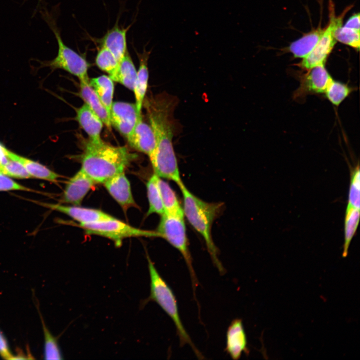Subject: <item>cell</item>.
<instances>
[{
    "instance_id": "5b68a950",
    "label": "cell",
    "mask_w": 360,
    "mask_h": 360,
    "mask_svg": "<svg viewBox=\"0 0 360 360\" xmlns=\"http://www.w3.org/2000/svg\"><path fill=\"white\" fill-rule=\"evenodd\" d=\"M40 13L43 19L54 34L58 42V50L56 56L54 59L39 61L40 67H48L52 70L62 69L76 76L80 82H89L88 70L90 64L85 57L64 43L52 12L43 8Z\"/></svg>"
},
{
    "instance_id": "7402d4cb",
    "label": "cell",
    "mask_w": 360,
    "mask_h": 360,
    "mask_svg": "<svg viewBox=\"0 0 360 360\" xmlns=\"http://www.w3.org/2000/svg\"><path fill=\"white\" fill-rule=\"evenodd\" d=\"M137 71L133 61L128 52L119 62L117 70L110 78L127 88L134 90Z\"/></svg>"
},
{
    "instance_id": "ac0fdd59",
    "label": "cell",
    "mask_w": 360,
    "mask_h": 360,
    "mask_svg": "<svg viewBox=\"0 0 360 360\" xmlns=\"http://www.w3.org/2000/svg\"><path fill=\"white\" fill-rule=\"evenodd\" d=\"M79 96L102 120L110 130L112 128L110 114L89 82H80Z\"/></svg>"
},
{
    "instance_id": "3957f363",
    "label": "cell",
    "mask_w": 360,
    "mask_h": 360,
    "mask_svg": "<svg viewBox=\"0 0 360 360\" xmlns=\"http://www.w3.org/2000/svg\"><path fill=\"white\" fill-rule=\"evenodd\" d=\"M183 197V212L190 225L202 236L212 260L220 272L224 268L218 257V250L211 234L214 220L222 208L220 202H208L196 196L185 186H179Z\"/></svg>"
},
{
    "instance_id": "277c9868",
    "label": "cell",
    "mask_w": 360,
    "mask_h": 360,
    "mask_svg": "<svg viewBox=\"0 0 360 360\" xmlns=\"http://www.w3.org/2000/svg\"><path fill=\"white\" fill-rule=\"evenodd\" d=\"M150 278V295L148 298L156 302L172 320L180 345L189 344L198 358L203 356L192 342L183 326L179 314L176 296L168 284L160 274L153 262L147 256Z\"/></svg>"
},
{
    "instance_id": "6da1fadb",
    "label": "cell",
    "mask_w": 360,
    "mask_h": 360,
    "mask_svg": "<svg viewBox=\"0 0 360 360\" xmlns=\"http://www.w3.org/2000/svg\"><path fill=\"white\" fill-rule=\"evenodd\" d=\"M177 101L175 96L163 92L147 98L143 104L156 140V150L150 158L154 174L180 186L184 183L172 144L173 114Z\"/></svg>"
},
{
    "instance_id": "52a82bcc",
    "label": "cell",
    "mask_w": 360,
    "mask_h": 360,
    "mask_svg": "<svg viewBox=\"0 0 360 360\" xmlns=\"http://www.w3.org/2000/svg\"><path fill=\"white\" fill-rule=\"evenodd\" d=\"M351 7L346 8L340 15L336 16L334 4L332 0H330L328 24L324 28V32L314 49L300 62V64L302 68L310 70L318 66L324 65L337 42L335 32L342 26L344 18Z\"/></svg>"
},
{
    "instance_id": "83f0119b",
    "label": "cell",
    "mask_w": 360,
    "mask_h": 360,
    "mask_svg": "<svg viewBox=\"0 0 360 360\" xmlns=\"http://www.w3.org/2000/svg\"><path fill=\"white\" fill-rule=\"evenodd\" d=\"M95 63L100 70L108 74L110 78L114 74L119 64L114 55L106 48L101 46L96 54Z\"/></svg>"
},
{
    "instance_id": "f546056e",
    "label": "cell",
    "mask_w": 360,
    "mask_h": 360,
    "mask_svg": "<svg viewBox=\"0 0 360 360\" xmlns=\"http://www.w3.org/2000/svg\"><path fill=\"white\" fill-rule=\"evenodd\" d=\"M350 92L351 89L347 85L332 80L326 88L325 93L332 104L338 106Z\"/></svg>"
},
{
    "instance_id": "d590c367",
    "label": "cell",
    "mask_w": 360,
    "mask_h": 360,
    "mask_svg": "<svg viewBox=\"0 0 360 360\" xmlns=\"http://www.w3.org/2000/svg\"><path fill=\"white\" fill-rule=\"evenodd\" d=\"M7 150L2 144L0 143V170L10 159L6 156Z\"/></svg>"
},
{
    "instance_id": "30bf717a",
    "label": "cell",
    "mask_w": 360,
    "mask_h": 360,
    "mask_svg": "<svg viewBox=\"0 0 360 360\" xmlns=\"http://www.w3.org/2000/svg\"><path fill=\"white\" fill-rule=\"evenodd\" d=\"M40 205L64 213L78 224H86L114 218L112 216L97 209L82 208L80 206H66L60 204H50L38 202Z\"/></svg>"
},
{
    "instance_id": "4dcf8cb0",
    "label": "cell",
    "mask_w": 360,
    "mask_h": 360,
    "mask_svg": "<svg viewBox=\"0 0 360 360\" xmlns=\"http://www.w3.org/2000/svg\"><path fill=\"white\" fill-rule=\"evenodd\" d=\"M360 168L359 164H358L352 172L347 207H354L358 208H360Z\"/></svg>"
},
{
    "instance_id": "9c48e42d",
    "label": "cell",
    "mask_w": 360,
    "mask_h": 360,
    "mask_svg": "<svg viewBox=\"0 0 360 360\" xmlns=\"http://www.w3.org/2000/svg\"><path fill=\"white\" fill-rule=\"evenodd\" d=\"M134 104L114 102L110 114V120L113 126L126 139L132 132L140 116Z\"/></svg>"
},
{
    "instance_id": "e575fe53",
    "label": "cell",
    "mask_w": 360,
    "mask_h": 360,
    "mask_svg": "<svg viewBox=\"0 0 360 360\" xmlns=\"http://www.w3.org/2000/svg\"><path fill=\"white\" fill-rule=\"evenodd\" d=\"M360 13L352 16L346 22L344 26L360 30Z\"/></svg>"
},
{
    "instance_id": "5bb4252c",
    "label": "cell",
    "mask_w": 360,
    "mask_h": 360,
    "mask_svg": "<svg viewBox=\"0 0 360 360\" xmlns=\"http://www.w3.org/2000/svg\"><path fill=\"white\" fill-rule=\"evenodd\" d=\"M112 196L124 211L130 207H136L130 184L124 172L119 173L103 183Z\"/></svg>"
},
{
    "instance_id": "d6a6232c",
    "label": "cell",
    "mask_w": 360,
    "mask_h": 360,
    "mask_svg": "<svg viewBox=\"0 0 360 360\" xmlns=\"http://www.w3.org/2000/svg\"><path fill=\"white\" fill-rule=\"evenodd\" d=\"M12 190L36 192V190L19 184L7 176L0 172V191Z\"/></svg>"
},
{
    "instance_id": "9a60e30c",
    "label": "cell",
    "mask_w": 360,
    "mask_h": 360,
    "mask_svg": "<svg viewBox=\"0 0 360 360\" xmlns=\"http://www.w3.org/2000/svg\"><path fill=\"white\" fill-rule=\"evenodd\" d=\"M226 350L233 360H238L242 354L248 353L246 334L242 320H233L226 333Z\"/></svg>"
},
{
    "instance_id": "7a4b0ae2",
    "label": "cell",
    "mask_w": 360,
    "mask_h": 360,
    "mask_svg": "<svg viewBox=\"0 0 360 360\" xmlns=\"http://www.w3.org/2000/svg\"><path fill=\"white\" fill-rule=\"evenodd\" d=\"M137 157L125 146H114L103 140H88L81 156V170L96 184H103L113 176L124 172Z\"/></svg>"
},
{
    "instance_id": "8992f818",
    "label": "cell",
    "mask_w": 360,
    "mask_h": 360,
    "mask_svg": "<svg viewBox=\"0 0 360 360\" xmlns=\"http://www.w3.org/2000/svg\"><path fill=\"white\" fill-rule=\"evenodd\" d=\"M156 230L159 237L166 240L182 254L190 275L194 292L198 286V280L192 266V260L188 246L184 216L164 214Z\"/></svg>"
},
{
    "instance_id": "1f68e13d",
    "label": "cell",
    "mask_w": 360,
    "mask_h": 360,
    "mask_svg": "<svg viewBox=\"0 0 360 360\" xmlns=\"http://www.w3.org/2000/svg\"><path fill=\"white\" fill-rule=\"evenodd\" d=\"M0 172L7 176L18 178H30L32 176L25 168L18 162L9 159L2 166Z\"/></svg>"
},
{
    "instance_id": "4316f807",
    "label": "cell",
    "mask_w": 360,
    "mask_h": 360,
    "mask_svg": "<svg viewBox=\"0 0 360 360\" xmlns=\"http://www.w3.org/2000/svg\"><path fill=\"white\" fill-rule=\"evenodd\" d=\"M360 213V208H346L344 220V242L342 254L343 258H346L348 254L350 242L356 232L359 222Z\"/></svg>"
},
{
    "instance_id": "8d00e7d4",
    "label": "cell",
    "mask_w": 360,
    "mask_h": 360,
    "mask_svg": "<svg viewBox=\"0 0 360 360\" xmlns=\"http://www.w3.org/2000/svg\"><path fill=\"white\" fill-rule=\"evenodd\" d=\"M40 0H39V1H40Z\"/></svg>"
},
{
    "instance_id": "d6986e66",
    "label": "cell",
    "mask_w": 360,
    "mask_h": 360,
    "mask_svg": "<svg viewBox=\"0 0 360 360\" xmlns=\"http://www.w3.org/2000/svg\"><path fill=\"white\" fill-rule=\"evenodd\" d=\"M6 156L10 159L18 162L22 164L32 178L56 182L60 177L58 174L42 164L18 155L8 150H7Z\"/></svg>"
},
{
    "instance_id": "7c38bea8",
    "label": "cell",
    "mask_w": 360,
    "mask_h": 360,
    "mask_svg": "<svg viewBox=\"0 0 360 360\" xmlns=\"http://www.w3.org/2000/svg\"><path fill=\"white\" fill-rule=\"evenodd\" d=\"M126 140L131 147L148 155L149 158L156 150V140L153 130L150 124L144 122L142 114Z\"/></svg>"
},
{
    "instance_id": "8fae6325",
    "label": "cell",
    "mask_w": 360,
    "mask_h": 360,
    "mask_svg": "<svg viewBox=\"0 0 360 360\" xmlns=\"http://www.w3.org/2000/svg\"><path fill=\"white\" fill-rule=\"evenodd\" d=\"M96 184L81 169L68 182L62 196L63 202L73 206H80L88 192Z\"/></svg>"
},
{
    "instance_id": "4fadbf2b",
    "label": "cell",
    "mask_w": 360,
    "mask_h": 360,
    "mask_svg": "<svg viewBox=\"0 0 360 360\" xmlns=\"http://www.w3.org/2000/svg\"><path fill=\"white\" fill-rule=\"evenodd\" d=\"M118 20L114 26L108 30L100 38L93 40L100 46L109 50L120 62L128 52L126 35L131 24L126 28H122L118 24Z\"/></svg>"
},
{
    "instance_id": "ffe728a7",
    "label": "cell",
    "mask_w": 360,
    "mask_h": 360,
    "mask_svg": "<svg viewBox=\"0 0 360 360\" xmlns=\"http://www.w3.org/2000/svg\"><path fill=\"white\" fill-rule=\"evenodd\" d=\"M310 70L304 80V88L312 92H325L332 78L324 65L318 66Z\"/></svg>"
},
{
    "instance_id": "44dd1931",
    "label": "cell",
    "mask_w": 360,
    "mask_h": 360,
    "mask_svg": "<svg viewBox=\"0 0 360 360\" xmlns=\"http://www.w3.org/2000/svg\"><path fill=\"white\" fill-rule=\"evenodd\" d=\"M320 26L321 24H320L317 28L313 30L290 44L289 50L295 58H304L314 49L324 30Z\"/></svg>"
},
{
    "instance_id": "603a6c76",
    "label": "cell",
    "mask_w": 360,
    "mask_h": 360,
    "mask_svg": "<svg viewBox=\"0 0 360 360\" xmlns=\"http://www.w3.org/2000/svg\"><path fill=\"white\" fill-rule=\"evenodd\" d=\"M89 84L110 114L113 102L114 81L109 76L102 75L90 79Z\"/></svg>"
},
{
    "instance_id": "e0dca14e",
    "label": "cell",
    "mask_w": 360,
    "mask_h": 360,
    "mask_svg": "<svg viewBox=\"0 0 360 360\" xmlns=\"http://www.w3.org/2000/svg\"><path fill=\"white\" fill-rule=\"evenodd\" d=\"M136 54L140 60V66L137 71L136 78L133 92L136 99V106L138 113L142 114V109L148 88V60L151 50L146 51L144 48L142 53Z\"/></svg>"
},
{
    "instance_id": "836d02e7",
    "label": "cell",
    "mask_w": 360,
    "mask_h": 360,
    "mask_svg": "<svg viewBox=\"0 0 360 360\" xmlns=\"http://www.w3.org/2000/svg\"><path fill=\"white\" fill-rule=\"evenodd\" d=\"M14 355L10 352L6 338L0 330V356L3 359L12 360Z\"/></svg>"
},
{
    "instance_id": "d4e9b609",
    "label": "cell",
    "mask_w": 360,
    "mask_h": 360,
    "mask_svg": "<svg viewBox=\"0 0 360 360\" xmlns=\"http://www.w3.org/2000/svg\"><path fill=\"white\" fill-rule=\"evenodd\" d=\"M34 301L40 318L44 336V358L45 360H62L63 358L58 344V338L54 336L48 328L41 314L38 302L37 300H34Z\"/></svg>"
},
{
    "instance_id": "cb8c5ba5",
    "label": "cell",
    "mask_w": 360,
    "mask_h": 360,
    "mask_svg": "<svg viewBox=\"0 0 360 360\" xmlns=\"http://www.w3.org/2000/svg\"><path fill=\"white\" fill-rule=\"evenodd\" d=\"M158 184L164 208V214L184 216L182 208L169 184L160 177Z\"/></svg>"
},
{
    "instance_id": "2e32d148",
    "label": "cell",
    "mask_w": 360,
    "mask_h": 360,
    "mask_svg": "<svg viewBox=\"0 0 360 360\" xmlns=\"http://www.w3.org/2000/svg\"><path fill=\"white\" fill-rule=\"evenodd\" d=\"M76 120L88 135L89 140L94 142H99L102 140L100 134L104 123L85 103L76 109Z\"/></svg>"
},
{
    "instance_id": "f1b7e54d",
    "label": "cell",
    "mask_w": 360,
    "mask_h": 360,
    "mask_svg": "<svg viewBox=\"0 0 360 360\" xmlns=\"http://www.w3.org/2000/svg\"><path fill=\"white\" fill-rule=\"evenodd\" d=\"M335 38L337 41L348 45L356 50L360 48V30L341 26L335 32Z\"/></svg>"
},
{
    "instance_id": "ba28073f",
    "label": "cell",
    "mask_w": 360,
    "mask_h": 360,
    "mask_svg": "<svg viewBox=\"0 0 360 360\" xmlns=\"http://www.w3.org/2000/svg\"><path fill=\"white\" fill-rule=\"evenodd\" d=\"M76 226L83 229L88 235L104 236L112 240L116 246L119 247L124 238L130 237H158L156 231L144 230L133 227L115 218L105 221L82 224Z\"/></svg>"
},
{
    "instance_id": "484cf974",
    "label": "cell",
    "mask_w": 360,
    "mask_h": 360,
    "mask_svg": "<svg viewBox=\"0 0 360 360\" xmlns=\"http://www.w3.org/2000/svg\"><path fill=\"white\" fill-rule=\"evenodd\" d=\"M158 176L155 174L150 176L146 183L147 196L149 208L147 216L156 214L162 216L164 214L160 192L158 184Z\"/></svg>"
}]
</instances>
